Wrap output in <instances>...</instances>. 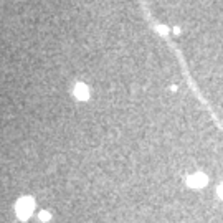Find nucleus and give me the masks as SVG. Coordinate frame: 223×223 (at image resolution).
<instances>
[{
    "instance_id": "39448f33",
    "label": "nucleus",
    "mask_w": 223,
    "mask_h": 223,
    "mask_svg": "<svg viewBox=\"0 0 223 223\" xmlns=\"http://www.w3.org/2000/svg\"><path fill=\"white\" fill-rule=\"evenodd\" d=\"M157 28H159V32L162 33V35H167V33H169L167 27H164V25H159V27H157Z\"/></svg>"
},
{
    "instance_id": "423d86ee",
    "label": "nucleus",
    "mask_w": 223,
    "mask_h": 223,
    "mask_svg": "<svg viewBox=\"0 0 223 223\" xmlns=\"http://www.w3.org/2000/svg\"><path fill=\"white\" fill-rule=\"evenodd\" d=\"M217 195L220 197V198H223V187H218L217 189Z\"/></svg>"
},
{
    "instance_id": "20e7f679",
    "label": "nucleus",
    "mask_w": 223,
    "mask_h": 223,
    "mask_svg": "<svg viewBox=\"0 0 223 223\" xmlns=\"http://www.w3.org/2000/svg\"><path fill=\"white\" fill-rule=\"evenodd\" d=\"M51 218V213L50 212H45V210H43V212H40V220L41 221H48Z\"/></svg>"
},
{
    "instance_id": "7ed1b4c3",
    "label": "nucleus",
    "mask_w": 223,
    "mask_h": 223,
    "mask_svg": "<svg viewBox=\"0 0 223 223\" xmlns=\"http://www.w3.org/2000/svg\"><path fill=\"white\" fill-rule=\"evenodd\" d=\"M74 96H76L78 99H81V101H86V99L89 98V89L86 84H83V83H78L76 86H74Z\"/></svg>"
},
{
    "instance_id": "f257e3e1",
    "label": "nucleus",
    "mask_w": 223,
    "mask_h": 223,
    "mask_svg": "<svg viewBox=\"0 0 223 223\" xmlns=\"http://www.w3.org/2000/svg\"><path fill=\"white\" fill-rule=\"evenodd\" d=\"M35 210V200L32 197H22L15 203V213L20 220H27Z\"/></svg>"
},
{
    "instance_id": "f03ea898",
    "label": "nucleus",
    "mask_w": 223,
    "mask_h": 223,
    "mask_svg": "<svg viewBox=\"0 0 223 223\" xmlns=\"http://www.w3.org/2000/svg\"><path fill=\"white\" fill-rule=\"evenodd\" d=\"M187 183L192 189H202V187H205L208 183V178L203 174H194V175L187 177Z\"/></svg>"
}]
</instances>
